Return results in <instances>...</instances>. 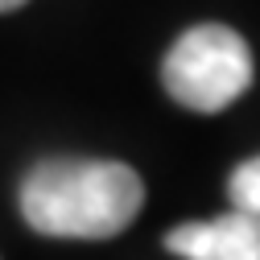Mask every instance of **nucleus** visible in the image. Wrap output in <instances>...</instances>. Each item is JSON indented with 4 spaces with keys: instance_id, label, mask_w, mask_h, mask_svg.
I'll use <instances>...</instances> for the list:
<instances>
[{
    "instance_id": "obj_1",
    "label": "nucleus",
    "mask_w": 260,
    "mask_h": 260,
    "mask_svg": "<svg viewBox=\"0 0 260 260\" xmlns=\"http://www.w3.org/2000/svg\"><path fill=\"white\" fill-rule=\"evenodd\" d=\"M145 207L141 174L124 161L50 157L21 182V215L50 240H112Z\"/></svg>"
},
{
    "instance_id": "obj_2",
    "label": "nucleus",
    "mask_w": 260,
    "mask_h": 260,
    "mask_svg": "<svg viewBox=\"0 0 260 260\" xmlns=\"http://www.w3.org/2000/svg\"><path fill=\"white\" fill-rule=\"evenodd\" d=\"M161 83L182 108L215 116L252 87V50L227 25H194L170 46Z\"/></svg>"
},
{
    "instance_id": "obj_3",
    "label": "nucleus",
    "mask_w": 260,
    "mask_h": 260,
    "mask_svg": "<svg viewBox=\"0 0 260 260\" xmlns=\"http://www.w3.org/2000/svg\"><path fill=\"white\" fill-rule=\"evenodd\" d=\"M166 248L182 260H260V219L232 207L219 219L174 227Z\"/></svg>"
},
{
    "instance_id": "obj_4",
    "label": "nucleus",
    "mask_w": 260,
    "mask_h": 260,
    "mask_svg": "<svg viewBox=\"0 0 260 260\" xmlns=\"http://www.w3.org/2000/svg\"><path fill=\"white\" fill-rule=\"evenodd\" d=\"M227 199H232L236 211H248V215L260 219V153L232 170V178H227Z\"/></svg>"
},
{
    "instance_id": "obj_5",
    "label": "nucleus",
    "mask_w": 260,
    "mask_h": 260,
    "mask_svg": "<svg viewBox=\"0 0 260 260\" xmlns=\"http://www.w3.org/2000/svg\"><path fill=\"white\" fill-rule=\"evenodd\" d=\"M25 0H0V13H13V9H21Z\"/></svg>"
}]
</instances>
